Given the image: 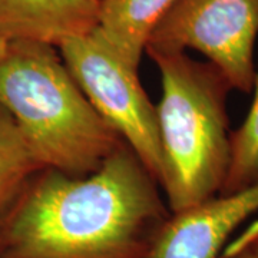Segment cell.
<instances>
[{"label": "cell", "instance_id": "6", "mask_svg": "<svg viewBox=\"0 0 258 258\" xmlns=\"http://www.w3.org/2000/svg\"><path fill=\"white\" fill-rule=\"evenodd\" d=\"M258 212V182L171 212L142 258H220L232 232Z\"/></svg>", "mask_w": 258, "mask_h": 258}, {"label": "cell", "instance_id": "11", "mask_svg": "<svg viewBox=\"0 0 258 258\" xmlns=\"http://www.w3.org/2000/svg\"><path fill=\"white\" fill-rule=\"evenodd\" d=\"M230 258H258V242L251 237L249 232L244 240L237 242Z\"/></svg>", "mask_w": 258, "mask_h": 258}, {"label": "cell", "instance_id": "12", "mask_svg": "<svg viewBox=\"0 0 258 258\" xmlns=\"http://www.w3.org/2000/svg\"><path fill=\"white\" fill-rule=\"evenodd\" d=\"M249 234H251V237L258 242V228H255L254 231H249Z\"/></svg>", "mask_w": 258, "mask_h": 258}, {"label": "cell", "instance_id": "7", "mask_svg": "<svg viewBox=\"0 0 258 258\" xmlns=\"http://www.w3.org/2000/svg\"><path fill=\"white\" fill-rule=\"evenodd\" d=\"M101 0H0V39L59 46L99 25Z\"/></svg>", "mask_w": 258, "mask_h": 258}, {"label": "cell", "instance_id": "1", "mask_svg": "<svg viewBox=\"0 0 258 258\" xmlns=\"http://www.w3.org/2000/svg\"><path fill=\"white\" fill-rule=\"evenodd\" d=\"M169 214L123 144L91 175L30 176L0 215V258H142Z\"/></svg>", "mask_w": 258, "mask_h": 258}, {"label": "cell", "instance_id": "4", "mask_svg": "<svg viewBox=\"0 0 258 258\" xmlns=\"http://www.w3.org/2000/svg\"><path fill=\"white\" fill-rule=\"evenodd\" d=\"M57 50L93 109L161 184L157 109L139 82L138 69L120 56L98 28L64 40Z\"/></svg>", "mask_w": 258, "mask_h": 258}, {"label": "cell", "instance_id": "10", "mask_svg": "<svg viewBox=\"0 0 258 258\" xmlns=\"http://www.w3.org/2000/svg\"><path fill=\"white\" fill-rule=\"evenodd\" d=\"M254 99L244 122L231 132V158L220 194H234L258 182V71Z\"/></svg>", "mask_w": 258, "mask_h": 258}, {"label": "cell", "instance_id": "8", "mask_svg": "<svg viewBox=\"0 0 258 258\" xmlns=\"http://www.w3.org/2000/svg\"><path fill=\"white\" fill-rule=\"evenodd\" d=\"M176 0H101L98 29L120 56L139 69L148 37Z\"/></svg>", "mask_w": 258, "mask_h": 258}, {"label": "cell", "instance_id": "5", "mask_svg": "<svg viewBox=\"0 0 258 258\" xmlns=\"http://www.w3.org/2000/svg\"><path fill=\"white\" fill-rule=\"evenodd\" d=\"M258 0H176L148 37L145 50H195L232 89L249 93L257 69Z\"/></svg>", "mask_w": 258, "mask_h": 258}, {"label": "cell", "instance_id": "2", "mask_svg": "<svg viewBox=\"0 0 258 258\" xmlns=\"http://www.w3.org/2000/svg\"><path fill=\"white\" fill-rule=\"evenodd\" d=\"M0 106L42 168L82 178L125 142L75 82L57 47L0 39Z\"/></svg>", "mask_w": 258, "mask_h": 258}, {"label": "cell", "instance_id": "9", "mask_svg": "<svg viewBox=\"0 0 258 258\" xmlns=\"http://www.w3.org/2000/svg\"><path fill=\"white\" fill-rule=\"evenodd\" d=\"M42 166L30 152L16 122L0 106V215Z\"/></svg>", "mask_w": 258, "mask_h": 258}, {"label": "cell", "instance_id": "3", "mask_svg": "<svg viewBox=\"0 0 258 258\" xmlns=\"http://www.w3.org/2000/svg\"><path fill=\"white\" fill-rule=\"evenodd\" d=\"M161 75L157 109L162 178L169 212L221 192L230 166L227 96L231 85L210 62L186 52L145 50Z\"/></svg>", "mask_w": 258, "mask_h": 258}]
</instances>
